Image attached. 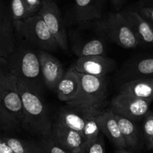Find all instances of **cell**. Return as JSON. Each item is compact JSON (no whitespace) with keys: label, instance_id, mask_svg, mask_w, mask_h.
I'll list each match as a JSON object with an SVG mask.
<instances>
[{"label":"cell","instance_id":"1","mask_svg":"<svg viewBox=\"0 0 153 153\" xmlns=\"http://www.w3.org/2000/svg\"><path fill=\"white\" fill-rule=\"evenodd\" d=\"M23 105L22 127L40 138L51 134L53 123L42 94L17 80Z\"/></svg>","mask_w":153,"mask_h":153},{"label":"cell","instance_id":"2","mask_svg":"<svg viewBox=\"0 0 153 153\" xmlns=\"http://www.w3.org/2000/svg\"><path fill=\"white\" fill-rule=\"evenodd\" d=\"M10 71L29 87L42 94L45 87L37 50L21 42L7 59Z\"/></svg>","mask_w":153,"mask_h":153},{"label":"cell","instance_id":"3","mask_svg":"<svg viewBox=\"0 0 153 153\" xmlns=\"http://www.w3.org/2000/svg\"><path fill=\"white\" fill-rule=\"evenodd\" d=\"M16 38L36 50L55 51L59 48L43 18L39 14L22 20L14 21Z\"/></svg>","mask_w":153,"mask_h":153},{"label":"cell","instance_id":"4","mask_svg":"<svg viewBox=\"0 0 153 153\" xmlns=\"http://www.w3.org/2000/svg\"><path fill=\"white\" fill-rule=\"evenodd\" d=\"M77 73L80 78L78 91L65 104L74 107L102 110L108 93V83L105 77Z\"/></svg>","mask_w":153,"mask_h":153},{"label":"cell","instance_id":"5","mask_svg":"<svg viewBox=\"0 0 153 153\" xmlns=\"http://www.w3.org/2000/svg\"><path fill=\"white\" fill-rule=\"evenodd\" d=\"M97 29L111 42L125 49H134L140 42L126 19L119 12H110L95 21Z\"/></svg>","mask_w":153,"mask_h":153},{"label":"cell","instance_id":"6","mask_svg":"<svg viewBox=\"0 0 153 153\" xmlns=\"http://www.w3.org/2000/svg\"><path fill=\"white\" fill-rule=\"evenodd\" d=\"M0 104L22 126L23 105L17 78L8 68L7 60L0 57Z\"/></svg>","mask_w":153,"mask_h":153},{"label":"cell","instance_id":"7","mask_svg":"<svg viewBox=\"0 0 153 153\" xmlns=\"http://www.w3.org/2000/svg\"><path fill=\"white\" fill-rule=\"evenodd\" d=\"M152 102L150 100L119 93L112 99L110 110L115 114L137 123L143 120L149 111Z\"/></svg>","mask_w":153,"mask_h":153},{"label":"cell","instance_id":"8","mask_svg":"<svg viewBox=\"0 0 153 153\" xmlns=\"http://www.w3.org/2000/svg\"><path fill=\"white\" fill-rule=\"evenodd\" d=\"M38 14L43 18L47 27L58 44L59 48L67 51L68 37L61 11L54 0H42V7Z\"/></svg>","mask_w":153,"mask_h":153},{"label":"cell","instance_id":"9","mask_svg":"<svg viewBox=\"0 0 153 153\" xmlns=\"http://www.w3.org/2000/svg\"><path fill=\"white\" fill-rule=\"evenodd\" d=\"M118 77L123 83L153 77V55L137 56L128 60L120 69Z\"/></svg>","mask_w":153,"mask_h":153},{"label":"cell","instance_id":"10","mask_svg":"<svg viewBox=\"0 0 153 153\" xmlns=\"http://www.w3.org/2000/svg\"><path fill=\"white\" fill-rule=\"evenodd\" d=\"M107 0H74L71 9V22L86 23L103 18Z\"/></svg>","mask_w":153,"mask_h":153},{"label":"cell","instance_id":"11","mask_svg":"<svg viewBox=\"0 0 153 153\" xmlns=\"http://www.w3.org/2000/svg\"><path fill=\"white\" fill-rule=\"evenodd\" d=\"M116 62L105 56H91L78 57L71 66L76 72L92 75L98 77H105L113 71Z\"/></svg>","mask_w":153,"mask_h":153},{"label":"cell","instance_id":"12","mask_svg":"<svg viewBox=\"0 0 153 153\" xmlns=\"http://www.w3.org/2000/svg\"><path fill=\"white\" fill-rule=\"evenodd\" d=\"M45 87L55 91L65 73L61 62L48 51L37 50Z\"/></svg>","mask_w":153,"mask_h":153},{"label":"cell","instance_id":"13","mask_svg":"<svg viewBox=\"0 0 153 153\" xmlns=\"http://www.w3.org/2000/svg\"><path fill=\"white\" fill-rule=\"evenodd\" d=\"M17 45L11 13H5L0 4V57L8 59L14 52Z\"/></svg>","mask_w":153,"mask_h":153},{"label":"cell","instance_id":"14","mask_svg":"<svg viewBox=\"0 0 153 153\" xmlns=\"http://www.w3.org/2000/svg\"><path fill=\"white\" fill-rule=\"evenodd\" d=\"M51 135L59 144L73 153H81L84 139L81 133L54 122Z\"/></svg>","mask_w":153,"mask_h":153},{"label":"cell","instance_id":"15","mask_svg":"<svg viewBox=\"0 0 153 153\" xmlns=\"http://www.w3.org/2000/svg\"><path fill=\"white\" fill-rule=\"evenodd\" d=\"M122 13L140 42V45H153V27L136 10L128 9Z\"/></svg>","mask_w":153,"mask_h":153},{"label":"cell","instance_id":"16","mask_svg":"<svg viewBox=\"0 0 153 153\" xmlns=\"http://www.w3.org/2000/svg\"><path fill=\"white\" fill-rule=\"evenodd\" d=\"M101 132L105 135L117 149H127V145L122 135L115 115L110 109L101 110L98 115Z\"/></svg>","mask_w":153,"mask_h":153},{"label":"cell","instance_id":"17","mask_svg":"<svg viewBox=\"0 0 153 153\" xmlns=\"http://www.w3.org/2000/svg\"><path fill=\"white\" fill-rule=\"evenodd\" d=\"M90 108L67 105L59 110L56 122L82 134L85 118Z\"/></svg>","mask_w":153,"mask_h":153},{"label":"cell","instance_id":"18","mask_svg":"<svg viewBox=\"0 0 153 153\" xmlns=\"http://www.w3.org/2000/svg\"><path fill=\"white\" fill-rule=\"evenodd\" d=\"M115 118L118 123L120 131L126 143L127 147L132 150L140 149L144 144L142 131L140 130L137 123L115 114Z\"/></svg>","mask_w":153,"mask_h":153},{"label":"cell","instance_id":"19","mask_svg":"<svg viewBox=\"0 0 153 153\" xmlns=\"http://www.w3.org/2000/svg\"><path fill=\"white\" fill-rule=\"evenodd\" d=\"M80 78L78 73L72 67L65 71L55 89L57 97L60 101L66 103L73 98L78 91Z\"/></svg>","mask_w":153,"mask_h":153},{"label":"cell","instance_id":"20","mask_svg":"<svg viewBox=\"0 0 153 153\" xmlns=\"http://www.w3.org/2000/svg\"><path fill=\"white\" fill-rule=\"evenodd\" d=\"M120 93L153 101V77L123 83L120 86Z\"/></svg>","mask_w":153,"mask_h":153},{"label":"cell","instance_id":"21","mask_svg":"<svg viewBox=\"0 0 153 153\" xmlns=\"http://www.w3.org/2000/svg\"><path fill=\"white\" fill-rule=\"evenodd\" d=\"M101 110L90 108L85 118V124L82 135L85 143H88L97 138L101 133L98 123V115Z\"/></svg>","mask_w":153,"mask_h":153},{"label":"cell","instance_id":"22","mask_svg":"<svg viewBox=\"0 0 153 153\" xmlns=\"http://www.w3.org/2000/svg\"><path fill=\"white\" fill-rule=\"evenodd\" d=\"M2 140L11 147L14 153H45L38 142L14 137H5Z\"/></svg>","mask_w":153,"mask_h":153},{"label":"cell","instance_id":"23","mask_svg":"<svg viewBox=\"0 0 153 153\" xmlns=\"http://www.w3.org/2000/svg\"><path fill=\"white\" fill-rule=\"evenodd\" d=\"M74 52L78 57L104 56L105 47L101 40L92 39V40L88 41L83 45L76 47Z\"/></svg>","mask_w":153,"mask_h":153},{"label":"cell","instance_id":"24","mask_svg":"<svg viewBox=\"0 0 153 153\" xmlns=\"http://www.w3.org/2000/svg\"><path fill=\"white\" fill-rule=\"evenodd\" d=\"M143 137L148 149H153V110L149 111L143 120Z\"/></svg>","mask_w":153,"mask_h":153},{"label":"cell","instance_id":"25","mask_svg":"<svg viewBox=\"0 0 153 153\" xmlns=\"http://www.w3.org/2000/svg\"><path fill=\"white\" fill-rule=\"evenodd\" d=\"M38 143L45 153H73L59 144L51 134L42 137Z\"/></svg>","mask_w":153,"mask_h":153},{"label":"cell","instance_id":"26","mask_svg":"<svg viewBox=\"0 0 153 153\" xmlns=\"http://www.w3.org/2000/svg\"><path fill=\"white\" fill-rule=\"evenodd\" d=\"M20 124L0 104V128L5 131H15Z\"/></svg>","mask_w":153,"mask_h":153},{"label":"cell","instance_id":"27","mask_svg":"<svg viewBox=\"0 0 153 153\" xmlns=\"http://www.w3.org/2000/svg\"><path fill=\"white\" fill-rule=\"evenodd\" d=\"M103 135L101 133L95 140L85 143L82 147L81 153H106Z\"/></svg>","mask_w":153,"mask_h":153},{"label":"cell","instance_id":"28","mask_svg":"<svg viewBox=\"0 0 153 153\" xmlns=\"http://www.w3.org/2000/svg\"><path fill=\"white\" fill-rule=\"evenodd\" d=\"M11 13L14 21L28 18L29 16L24 0H11Z\"/></svg>","mask_w":153,"mask_h":153},{"label":"cell","instance_id":"29","mask_svg":"<svg viewBox=\"0 0 153 153\" xmlns=\"http://www.w3.org/2000/svg\"><path fill=\"white\" fill-rule=\"evenodd\" d=\"M134 9L153 27V4L144 3L140 1Z\"/></svg>","mask_w":153,"mask_h":153},{"label":"cell","instance_id":"30","mask_svg":"<svg viewBox=\"0 0 153 153\" xmlns=\"http://www.w3.org/2000/svg\"><path fill=\"white\" fill-rule=\"evenodd\" d=\"M42 0H24L29 17L39 12L42 7Z\"/></svg>","mask_w":153,"mask_h":153},{"label":"cell","instance_id":"31","mask_svg":"<svg viewBox=\"0 0 153 153\" xmlns=\"http://www.w3.org/2000/svg\"><path fill=\"white\" fill-rule=\"evenodd\" d=\"M110 2H111L112 5L115 8V10L117 12H119L120 11H121L123 7L127 2V0H110Z\"/></svg>","mask_w":153,"mask_h":153},{"label":"cell","instance_id":"32","mask_svg":"<svg viewBox=\"0 0 153 153\" xmlns=\"http://www.w3.org/2000/svg\"><path fill=\"white\" fill-rule=\"evenodd\" d=\"M0 153H14L11 147L3 140L0 141Z\"/></svg>","mask_w":153,"mask_h":153},{"label":"cell","instance_id":"33","mask_svg":"<svg viewBox=\"0 0 153 153\" xmlns=\"http://www.w3.org/2000/svg\"><path fill=\"white\" fill-rule=\"evenodd\" d=\"M114 153H136L133 150H128L127 149H117Z\"/></svg>","mask_w":153,"mask_h":153},{"label":"cell","instance_id":"34","mask_svg":"<svg viewBox=\"0 0 153 153\" xmlns=\"http://www.w3.org/2000/svg\"><path fill=\"white\" fill-rule=\"evenodd\" d=\"M141 2L147 4H153V0H141Z\"/></svg>","mask_w":153,"mask_h":153},{"label":"cell","instance_id":"35","mask_svg":"<svg viewBox=\"0 0 153 153\" xmlns=\"http://www.w3.org/2000/svg\"><path fill=\"white\" fill-rule=\"evenodd\" d=\"M2 139H1V138H0V141H2Z\"/></svg>","mask_w":153,"mask_h":153}]
</instances>
